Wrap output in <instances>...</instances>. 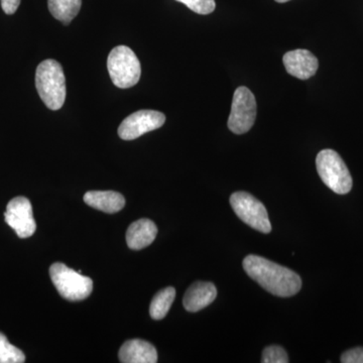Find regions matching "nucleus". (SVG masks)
I'll use <instances>...</instances> for the list:
<instances>
[{
    "mask_svg": "<svg viewBox=\"0 0 363 363\" xmlns=\"http://www.w3.org/2000/svg\"><path fill=\"white\" fill-rule=\"evenodd\" d=\"M243 269L253 281L278 297H292L302 288V281L298 274L259 255H250L245 257Z\"/></svg>",
    "mask_w": 363,
    "mask_h": 363,
    "instance_id": "obj_1",
    "label": "nucleus"
},
{
    "mask_svg": "<svg viewBox=\"0 0 363 363\" xmlns=\"http://www.w3.org/2000/svg\"><path fill=\"white\" fill-rule=\"evenodd\" d=\"M35 87L48 108L51 111L62 108L66 100V79L58 62L48 59L38 66Z\"/></svg>",
    "mask_w": 363,
    "mask_h": 363,
    "instance_id": "obj_2",
    "label": "nucleus"
},
{
    "mask_svg": "<svg viewBox=\"0 0 363 363\" xmlns=\"http://www.w3.org/2000/svg\"><path fill=\"white\" fill-rule=\"evenodd\" d=\"M316 167L325 185L339 195H345L352 189V177L342 157L333 150H323L318 154Z\"/></svg>",
    "mask_w": 363,
    "mask_h": 363,
    "instance_id": "obj_3",
    "label": "nucleus"
},
{
    "mask_svg": "<svg viewBox=\"0 0 363 363\" xmlns=\"http://www.w3.org/2000/svg\"><path fill=\"white\" fill-rule=\"evenodd\" d=\"M107 69L112 83L121 89L138 84L142 74L140 60L126 45H118L112 50L107 59Z\"/></svg>",
    "mask_w": 363,
    "mask_h": 363,
    "instance_id": "obj_4",
    "label": "nucleus"
},
{
    "mask_svg": "<svg viewBox=\"0 0 363 363\" xmlns=\"http://www.w3.org/2000/svg\"><path fill=\"white\" fill-rule=\"evenodd\" d=\"M50 276L60 295L68 301H82L89 297L93 290L92 279L62 264L50 267Z\"/></svg>",
    "mask_w": 363,
    "mask_h": 363,
    "instance_id": "obj_5",
    "label": "nucleus"
},
{
    "mask_svg": "<svg viewBox=\"0 0 363 363\" xmlns=\"http://www.w3.org/2000/svg\"><path fill=\"white\" fill-rule=\"evenodd\" d=\"M231 207L240 220L259 233H269L271 222L264 205L250 193L236 192L230 197Z\"/></svg>",
    "mask_w": 363,
    "mask_h": 363,
    "instance_id": "obj_6",
    "label": "nucleus"
},
{
    "mask_svg": "<svg viewBox=\"0 0 363 363\" xmlns=\"http://www.w3.org/2000/svg\"><path fill=\"white\" fill-rule=\"evenodd\" d=\"M257 118V101L252 91L238 87L233 95L228 128L235 135H243L250 130Z\"/></svg>",
    "mask_w": 363,
    "mask_h": 363,
    "instance_id": "obj_7",
    "label": "nucleus"
},
{
    "mask_svg": "<svg viewBox=\"0 0 363 363\" xmlns=\"http://www.w3.org/2000/svg\"><path fill=\"white\" fill-rule=\"evenodd\" d=\"M166 121L164 113L155 111H140L130 114L121 123L118 135L123 140H133L145 133L162 128Z\"/></svg>",
    "mask_w": 363,
    "mask_h": 363,
    "instance_id": "obj_8",
    "label": "nucleus"
},
{
    "mask_svg": "<svg viewBox=\"0 0 363 363\" xmlns=\"http://www.w3.org/2000/svg\"><path fill=\"white\" fill-rule=\"evenodd\" d=\"M4 218L20 238H30L37 229L32 204L28 198L21 196L13 198L7 204Z\"/></svg>",
    "mask_w": 363,
    "mask_h": 363,
    "instance_id": "obj_9",
    "label": "nucleus"
},
{
    "mask_svg": "<svg viewBox=\"0 0 363 363\" xmlns=\"http://www.w3.org/2000/svg\"><path fill=\"white\" fill-rule=\"evenodd\" d=\"M286 70L294 77L307 80L316 74L319 62L308 50L298 49L286 52L283 58Z\"/></svg>",
    "mask_w": 363,
    "mask_h": 363,
    "instance_id": "obj_10",
    "label": "nucleus"
},
{
    "mask_svg": "<svg viewBox=\"0 0 363 363\" xmlns=\"http://www.w3.org/2000/svg\"><path fill=\"white\" fill-rule=\"evenodd\" d=\"M217 297V289L209 281H197L188 289L183 305L188 312H198L211 304Z\"/></svg>",
    "mask_w": 363,
    "mask_h": 363,
    "instance_id": "obj_11",
    "label": "nucleus"
},
{
    "mask_svg": "<svg viewBox=\"0 0 363 363\" xmlns=\"http://www.w3.org/2000/svg\"><path fill=\"white\" fill-rule=\"evenodd\" d=\"M123 363H156L157 352L154 345L140 339L126 341L118 353Z\"/></svg>",
    "mask_w": 363,
    "mask_h": 363,
    "instance_id": "obj_12",
    "label": "nucleus"
},
{
    "mask_svg": "<svg viewBox=\"0 0 363 363\" xmlns=\"http://www.w3.org/2000/svg\"><path fill=\"white\" fill-rule=\"evenodd\" d=\"M157 228L150 219L133 222L126 233V243L131 250H140L149 247L156 240Z\"/></svg>",
    "mask_w": 363,
    "mask_h": 363,
    "instance_id": "obj_13",
    "label": "nucleus"
},
{
    "mask_svg": "<svg viewBox=\"0 0 363 363\" xmlns=\"http://www.w3.org/2000/svg\"><path fill=\"white\" fill-rule=\"evenodd\" d=\"M84 201L88 206L109 214L121 211L125 205L123 196L114 191H90L84 195Z\"/></svg>",
    "mask_w": 363,
    "mask_h": 363,
    "instance_id": "obj_14",
    "label": "nucleus"
},
{
    "mask_svg": "<svg viewBox=\"0 0 363 363\" xmlns=\"http://www.w3.org/2000/svg\"><path fill=\"white\" fill-rule=\"evenodd\" d=\"M50 13L56 20L68 26L82 6V0H48Z\"/></svg>",
    "mask_w": 363,
    "mask_h": 363,
    "instance_id": "obj_15",
    "label": "nucleus"
},
{
    "mask_svg": "<svg viewBox=\"0 0 363 363\" xmlns=\"http://www.w3.org/2000/svg\"><path fill=\"white\" fill-rule=\"evenodd\" d=\"M176 298V290L173 286H168L160 291L152 300L150 306V317L155 320H162L167 316L171 306Z\"/></svg>",
    "mask_w": 363,
    "mask_h": 363,
    "instance_id": "obj_16",
    "label": "nucleus"
},
{
    "mask_svg": "<svg viewBox=\"0 0 363 363\" xmlns=\"http://www.w3.org/2000/svg\"><path fill=\"white\" fill-rule=\"evenodd\" d=\"M26 355L23 351L13 345L6 336L0 332V363H23Z\"/></svg>",
    "mask_w": 363,
    "mask_h": 363,
    "instance_id": "obj_17",
    "label": "nucleus"
},
{
    "mask_svg": "<svg viewBox=\"0 0 363 363\" xmlns=\"http://www.w3.org/2000/svg\"><path fill=\"white\" fill-rule=\"evenodd\" d=\"M262 363H288L289 357L281 346L272 345L262 352Z\"/></svg>",
    "mask_w": 363,
    "mask_h": 363,
    "instance_id": "obj_18",
    "label": "nucleus"
},
{
    "mask_svg": "<svg viewBox=\"0 0 363 363\" xmlns=\"http://www.w3.org/2000/svg\"><path fill=\"white\" fill-rule=\"evenodd\" d=\"M185 4L188 9L199 14H209L213 13L216 4L215 0H176Z\"/></svg>",
    "mask_w": 363,
    "mask_h": 363,
    "instance_id": "obj_19",
    "label": "nucleus"
},
{
    "mask_svg": "<svg viewBox=\"0 0 363 363\" xmlns=\"http://www.w3.org/2000/svg\"><path fill=\"white\" fill-rule=\"evenodd\" d=\"M343 363H363V347L353 348L346 351L341 357Z\"/></svg>",
    "mask_w": 363,
    "mask_h": 363,
    "instance_id": "obj_20",
    "label": "nucleus"
},
{
    "mask_svg": "<svg viewBox=\"0 0 363 363\" xmlns=\"http://www.w3.org/2000/svg\"><path fill=\"white\" fill-rule=\"evenodd\" d=\"M1 7L6 14H13L18 11L21 4V0H0Z\"/></svg>",
    "mask_w": 363,
    "mask_h": 363,
    "instance_id": "obj_21",
    "label": "nucleus"
},
{
    "mask_svg": "<svg viewBox=\"0 0 363 363\" xmlns=\"http://www.w3.org/2000/svg\"><path fill=\"white\" fill-rule=\"evenodd\" d=\"M277 2H279V4H285V2L290 1V0H276Z\"/></svg>",
    "mask_w": 363,
    "mask_h": 363,
    "instance_id": "obj_22",
    "label": "nucleus"
}]
</instances>
